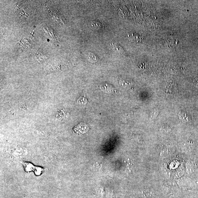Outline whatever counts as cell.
Instances as JSON below:
<instances>
[{
  "instance_id": "1",
  "label": "cell",
  "mask_w": 198,
  "mask_h": 198,
  "mask_svg": "<svg viewBox=\"0 0 198 198\" xmlns=\"http://www.w3.org/2000/svg\"><path fill=\"white\" fill-rule=\"evenodd\" d=\"M128 37L129 41L135 43H141L143 40V38L136 33H130Z\"/></svg>"
},
{
  "instance_id": "2",
  "label": "cell",
  "mask_w": 198,
  "mask_h": 198,
  "mask_svg": "<svg viewBox=\"0 0 198 198\" xmlns=\"http://www.w3.org/2000/svg\"><path fill=\"white\" fill-rule=\"evenodd\" d=\"M111 45L115 51L121 56H126V53L123 48L117 43H112Z\"/></svg>"
},
{
  "instance_id": "3",
  "label": "cell",
  "mask_w": 198,
  "mask_h": 198,
  "mask_svg": "<svg viewBox=\"0 0 198 198\" xmlns=\"http://www.w3.org/2000/svg\"><path fill=\"white\" fill-rule=\"evenodd\" d=\"M90 28L93 30L98 31L102 29V24L99 21L94 20L90 23Z\"/></svg>"
},
{
  "instance_id": "4",
  "label": "cell",
  "mask_w": 198,
  "mask_h": 198,
  "mask_svg": "<svg viewBox=\"0 0 198 198\" xmlns=\"http://www.w3.org/2000/svg\"><path fill=\"white\" fill-rule=\"evenodd\" d=\"M87 57L90 62L93 63L99 62L100 61L99 58L96 55L93 53H88Z\"/></svg>"
},
{
  "instance_id": "5",
  "label": "cell",
  "mask_w": 198,
  "mask_h": 198,
  "mask_svg": "<svg viewBox=\"0 0 198 198\" xmlns=\"http://www.w3.org/2000/svg\"><path fill=\"white\" fill-rule=\"evenodd\" d=\"M101 89L104 92L112 93L114 91V88L109 84H104L101 86Z\"/></svg>"
}]
</instances>
